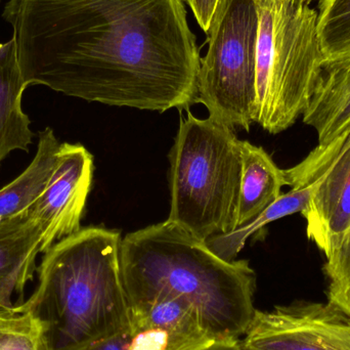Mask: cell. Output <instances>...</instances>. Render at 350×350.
<instances>
[{"mask_svg": "<svg viewBox=\"0 0 350 350\" xmlns=\"http://www.w3.org/2000/svg\"><path fill=\"white\" fill-rule=\"evenodd\" d=\"M299 3L304 4V5H310V3L314 1V0H297Z\"/></svg>", "mask_w": 350, "mask_h": 350, "instance_id": "22", "label": "cell"}, {"mask_svg": "<svg viewBox=\"0 0 350 350\" xmlns=\"http://www.w3.org/2000/svg\"><path fill=\"white\" fill-rule=\"evenodd\" d=\"M256 100L253 122L271 135L304 114L324 69L318 12L297 0H256Z\"/></svg>", "mask_w": 350, "mask_h": 350, "instance_id": "5", "label": "cell"}, {"mask_svg": "<svg viewBox=\"0 0 350 350\" xmlns=\"http://www.w3.org/2000/svg\"><path fill=\"white\" fill-rule=\"evenodd\" d=\"M2 18L27 88L160 113L197 102L185 0H8Z\"/></svg>", "mask_w": 350, "mask_h": 350, "instance_id": "1", "label": "cell"}, {"mask_svg": "<svg viewBox=\"0 0 350 350\" xmlns=\"http://www.w3.org/2000/svg\"><path fill=\"white\" fill-rule=\"evenodd\" d=\"M198 350H242L240 339H226V340H215L206 347Z\"/></svg>", "mask_w": 350, "mask_h": 350, "instance_id": "21", "label": "cell"}, {"mask_svg": "<svg viewBox=\"0 0 350 350\" xmlns=\"http://www.w3.org/2000/svg\"><path fill=\"white\" fill-rule=\"evenodd\" d=\"M302 118L316 131L320 147H326L350 133L349 65L324 64Z\"/></svg>", "mask_w": 350, "mask_h": 350, "instance_id": "11", "label": "cell"}, {"mask_svg": "<svg viewBox=\"0 0 350 350\" xmlns=\"http://www.w3.org/2000/svg\"><path fill=\"white\" fill-rule=\"evenodd\" d=\"M242 157L237 230L256 219L282 195L287 185L285 172L278 167L265 149L247 141L240 142Z\"/></svg>", "mask_w": 350, "mask_h": 350, "instance_id": "13", "label": "cell"}, {"mask_svg": "<svg viewBox=\"0 0 350 350\" xmlns=\"http://www.w3.org/2000/svg\"><path fill=\"white\" fill-rule=\"evenodd\" d=\"M193 10V16L202 30L208 33L220 0H185Z\"/></svg>", "mask_w": 350, "mask_h": 350, "instance_id": "19", "label": "cell"}, {"mask_svg": "<svg viewBox=\"0 0 350 350\" xmlns=\"http://www.w3.org/2000/svg\"><path fill=\"white\" fill-rule=\"evenodd\" d=\"M94 170V157L84 146L61 144L51 179L30 208L42 230L41 253L81 230Z\"/></svg>", "mask_w": 350, "mask_h": 350, "instance_id": "8", "label": "cell"}, {"mask_svg": "<svg viewBox=\"0 0 350 350\" xmlns=\"http://www.w3.org/2000/svg\"><path fill=\"white\" fill-rule=\"evenodd\" d=\"M121 241L117 230L90 226L44 253L36 289L21 304L42 323L49 350H82L129 328Z\"/></svg>", "mask_w": 350, "mask_h": 350, "instance_id": "3", "label": "cell"}, {"mask_svg": "<svg viewBox=\"0 0 350 350\" xmlns=\"http://www.w3.org/2000/svg\"><path fill=\"white\" fill-rule=\"evenodd\" d=\"M331 63H340V64H345V65H349L350 66V57L347 59H342V61H337V62H331ZM326 64V63H325Z\"/></svg>", "mask_w": 350, "mask_h": 350, "instance_id": "23", "label": "cell"}, {"mask_svg": "<svg viewBox=\"0 0 350 350\" xmlns=\"http://www.w3.org/2000/svg\"><path fill=\"white\" fill-rule=\"evenodd\" d=\"M306 234L328 255L350 228V137L318 185L301 212Z\"/></svg>", "mask_w": 350, "mask_h": 350, "instance_id": "9", "label": "cell"}, {"mask_svg": "<svg viewBox=\"0 0 350 350\" xmlns=\"http://www.w3.org/2000/svg\"><path fill=\"white\" fill-rule=\"evenodd\" d=\"M120 269L129 306L181 302L215 340L241 339L256 310V273L249 261L224 260L168 220L121 241Z\"/></svg>", "mask_w": 350, "mask_h": 350, "instance_id": "2", "label": "cell"}, {"mask_svg": "<svg viewBox=\"0 0 350 350\" xmlns=\"http://www.w3.org/2000/svg\"><path fill=\"white\" fill-rule=\"evenodd\" d=\"M42 230L31 210L0 221V306L14 308L37 273Z\"/></svg>", "mask_w": 350, "mask_h": 350, "instance_id": "10", "label": "cell"}, {"mask_svg": "<svg viewBox=\"0 0 350 350\" xmlns=\"http://www.w3.org/2000/svg\"><path fill=\"white\" fill-rule=\"evenodd\" d=\"M0 350H49L42 323L21 304L0 310Z\"/></svg>", "mask_w": 350, "mask_h": 350, "instance_id": "17", "label": "cell"}, {"mask_svg": "<svg viewBox=\"0 0 350 350\" xmlns=\"http://www.w3.org/2000/svg\"><path fill=\"white\" fill-rule=\"evenodd\" d=\"M82 350H125V330L114 336L96 341Z\"/></svg>", "mask_w": 350, "mask_h": 350, "instance_id": "20", "label": "cell"}, {"mask_svg": "<svg viewBox=\"0 0 350 350\" xmlns=\"http://www.w3.org/2000/svg\"><path fill=\"white\" fill-rule=\"evenodd\" d=\"M317 185H318V179L312 185L292 187L288 193H282L271 206H269L256 219L253 220L250 224L230 234L213 237L209 239L206 244L211 251L224 260H236L239 253L243 250L247 240L251 236L260 232L271 222L277 221L292 214L301 213L308 206Z\"/></svg>", "mask_w": 350, "mask_h": 350, "instance_id": "15", "label": "cell"}, {"mask_svg": "<svg viewBox=\"0 0 350 350\" xmlns=\"http://www.w3.org/2000/svg\"><path fill=\"white\" fill-rule=\"evenodd\" d=\"M317 26L325 63L350 57V0H319Z\"/></svg>", "mask_w": 350, "mask_h": 350, "instance_id": "16", "label": "cell"}, {"mask_svg": "<svg viewBox=\"0 0 350 350\" xmlns=\"http://www.w3.org/2000/svg\"><path fill=\"white\" fill-rule=\"evenodd\" d=\"M27 85L18 64L16 43H0V167L12 152L29 151L34 133L22 107Z\"/></svg>", "mask_w": 350, "mask_h": 350, "instance_id": "12", "label": "cell"}, {"mask_svg": "<svg viewBox=\"0 0 350 350\" xmlns=\"http://www.w3.org/2000/svg\"><path fill=\"white\" fill-rule=\"evenodd\" d=\"M326 257L328 301L350 314V228Z\"/></svg>", "mask_w": 350, "mask_h": 350, "instance_id": "18", "label": "cell"}, {"mask_svg": "<svg viewBox=\"0 0 350 350\" xmlns=\"http://www.w3.org/2000/svg\"><path fill=\"white\" fill-rule=\"evenodd\" d=\"M240 139L213 119L181 117L170 153L168 221L207 242L237 230L242 176Z\"/></svg>", "mask_w": 350, "mask_h": 350, "instance_id": "4", "label": "cell"}, {"mask_svg": "<svg viewBox=\"0 0 350 350\" xmlns=\"http://www.w3.org/2000/svg\"><path fill=\"white\" fill-rule=\"evenodd\" d=\"M59 146L51 127L39 133L32 162L16 178L0 189V221L24 213L34 205L55 170Z\"/></svg>", "mask_w": 350, "mask_h": 350, "instance_id": "14", "label": "cell"}, {"mask_svg": "<svg viewBox=\"0 0 350 350\" xmlns=\"http://www.w3.org/2000/svg\"><path fill=\"white\" fill-rule=\"evenodd\" d=\"M3 308H3V306H0V310H3Z\"/></svg>", "mask_w": 350, "mask_h": 350, "instance_id": "24", "label": "cell"}, {"mask_svg": "<svg viewBox=\"0 0 350 350\" xmlns=\"http://www.w3.org/2000/svg\"><path fill=\"white\" fill-rule=\"evenodd\" d=\"M258 25L256 0H220L201 57L197 102L232 129L249 131L254 123Z\"/></svg>", "mask_w": 350, "mask_h": 350, "instance_id": "6", "label": "cell"}, {"mask_svg": "<svg viewBox=\"0 0 350 350\" xmlns=\"http://www.w3.org/2000/svg\"><path fill=\"white\" fill-rule=\"evenodd\" d=\"M242 350H350V314L331 302L294 301L255 310Z\"/></svg>", "mask_w": 350, "mask_h": 350, "instance_id": "7", "label": "cell"}]
</instances>
